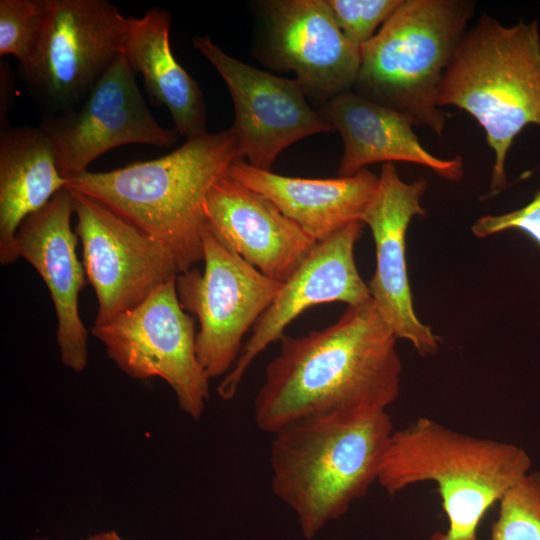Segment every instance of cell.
Segmentation results:
<instances>
[{"instance_id":"1","label":"cell","mask_w":540,"mask_h":540,"mask_svg":"<svg viewBox=\"0 0 540 540\" xmlns=\"http://www.w3.org/2000/svg\"><path fill=\"white\" fill-rule=\"evenodd\" d=\"M396 340L373 302L322 330L284 334L254 399L255 424L273 435L310 417L385 411L400 393Z\"/></svg>"},{"instance_id":"2","label":"cell","mask_w":540,"mask_h":540,"mask_svg":"<svg viewBox=\"0 0 540 540\" xmlns=\"http://www.w3.org/2000/svg\"><path fill=\"white\" fill-rule=\"evenodd\" d=\"M242 158L231 128L204 134L162 157L85 172L66 188L90 196L161 243L179 273L203 260L204 203L212 185Z\"/></svg>"},{"instance_id":"3","label":"cell","mask_w":540,"mask_h":540,"mask_svg":"<svg viewBox=\"0 0 540 540\" xmlns=\"http://www.w3.org/2000/svg\"><path fill=\"white\" fill-rule=\"evenodd\" d=\"M393 432L385 410L310 417L273 434L271 488L295 512L306 539L378 480Z\"/></svg>"},{"instance_id":"4","label":"cell","mask_w":540,"mask_h":540,"mask_svg":"<svg viewBox=\"0 0 540 540\" xmlns=\"http://www.w3.org/2000/svg\"><path fill=\"white\" fill-rule=\"evenodd\" d=\"M521 447L466 435L425 417L394 430L377 482L388 494L413 484H437L448 519L430 540H477L488 509L531 471Z\"/></svg>"},{"instance_id":"5","label":"cell","mask_w":540,"mask_h":540,"mask_svg":"<svg viewBox=\"0 0 540 540\" xmlns=\"http://www.w3.org/2000/svg\"><path fill=\"white\" fill-rule=\"evenodd\" d=\"M439 106L466 111L494 153L490 192L507 183L505 162L515 137L540 127V32L536 20L512 26L482 14L466 31L445 73Z\"/></svg>"},{"instance_id":"6","label":"cell","mask_w":540,"mask_h":540,"mask_svg":"<svg viewBox=\"0 0 540 540\" xmlns=\"http://www.w3.org/2000/svg\"><path fill=\"white\" fill-rule=\"evenodd\" d=\"M474 10L468 0H403L362 46L353 91L441 136V85Z\"/></svg>"},{"instance_id":"7","label":"cell","mask_w":540,"mask_h":540,"mask_svg":"<svg viewBox=\"0 0 540 540\" xmlns=\"http://www.w3.org/2000/svg\"><path fill=\"white\" fill-rule=\"evenodd\" d=\"M129 18L107 0H48L38 45L19 76L53 115L78 108L124 54Z\"/></svg>"},{"instance_id":"8","label":"cell","mask_w":540,"mask_h":540,"mask_svg":"<svg viewBox=\"0 0 540 540\" xmlns=\"http://www.w3.org/2000/svg\"><path fill=\"white\" fill-rule=\"evenodd\" d=\"M204 270L178 273L175 285L182 308L199 322L196 356L211 378L235 365L243 338L272 303L283 283L263 275L223 243L206 225Z\"/></svg>"},{"instance_id":"9","label":"cell","mask_w":540,"mask_h":540,"mask_svg":"<svg viewBox=\"0 0 540 540\" xmlns=\"http://www.w3.org/2000/svg\"><path fill=\"white\" fill-rule=\"evenodd\" d=\"M175 280L137 307L94 325L91 333L126 375L161 378L174 391L179 408L199 419L209 400L210 378L198 362L194 319L179 302Z\"/></svg>"},{"instance_id":"10","label":"cell","mask_w":540,"mask_h":540,"mask_svg":"<svg viewBox=\"0 0 540 540\" xmlns=\"http://www.w3.org/2000/svg\"><path fill=\"white\" fill-rule=\"evenodd\" d=\"M71 192L77 219L74 230L87 280L96 294L94 325L99 326L140 305L175 280L179 269L159 240L102 202Z\"/></svg>"},{"instance_id":"11","label":"cell","mask_w":540,"mask_h":540,"mask_svg":"<svg viewBox=\"0 0 540 540\" xmlns=\"http://www.w3.org/2000/svg\"><path fill=\"white\" fill-rule=\"evenodd\" d=\"M135 75L122 54L78 108L43 116L38 127L50 140L60 174L68 182L119 146L170 147L176 142L177 132L162 127L148 109Z\"/></svg>"},{"instance_id":"12","label":"cell","mask_w":540,"mask_h":540,"mask_svg":"<svg viewBox=\"0 0 540 540\" xmlns=\"http://www.w3.org/2000/svg\"><path fill=\"white\" fill-rule=\"evenodd\" d=\"M193 46L217 70L234 104V132L242 158L251 166L271 171L279 154L293 143L314 134L335 132L313 110L296 79L259 70L237 60L209 37L195 36Z\"/></svg>"},{"instance_id":"13","label":"cell","mask_w":540,"mask_h":540,"mask_svg":"<svg viewBox=\"0 0 540 540\" xmlns=\"http://www.w3.org/2000/svg\"><path fill=\"white\" fill-rule=\"evenodd\" d=\"M364 225L361 220L353 221L315 243L252 327L235 365L217 387L221 399L235 396L256 357L280 341L286 327L305 310L332 302H344L348 306L373 302L354 259V247Z\"/></svg>"},{"instance_id":"14","label":"cell","mask_w":540,"mask_h":540,"mask_svg":"<svg viewBox=\"0 0 540 540\" xmlns=\"http://www.w3.org/2000/svg\"><path fill=\"white\" fill-rule=\"evenodd\" d=\"M426 189L424 178L406 183L392 163H384L377 191L361 217L376 248V268L368 283L373 303L396 337L409 341L423 356L437 352L439 337L414 311L406 233L412 218L426 213L420 204Z\"/></svg>"},{"instance_id":"15","label":"cell","mask_w":540,"mask_h":540,"mask_svg":"<svg viewBox=\"0 0 540 540\" xmlns=\"http://www.w3.org/2000/svg\"><path fill=\"white\" fill-rule=\"evenodd\" d=\"M269 58L293 71L306 94L325 99L354 88L361 46L337 26L326 0H272L262 3Z\"/></svg>"},{"instance_id":"16","label":"cell","mask_w":540,"mask_h":540,"mask_svg":"<svg viewBox=\"0 0 540 540\" xmlns=\"http://www.w3.org/2000/svg\"><path fill=\"white\" fill-rule=\"evenodd\" d=\"M73 193L64 188L29 215L16 233V251L38 272L50 293L56 317V340L62 363L82 372L88 362V331L79 313V295L86 285L76 252L78 237L71 227Z\"/></svg>"},{"instance_id":"17","label":"cell","mask_w":540,"mask_h":540,"mask_svg":"<svg viewBox=\"0 0 540 540\" xmlns=\"http://www.w3.org/2000/svg\"><path fill=\"white\" fill-rule=\"evenodd\" d=\"M204 214L206 225L223 243L280 283L291 277L316 243L272 201L227 171L210 188Z\"/></svg>"},{"instance_id":"18","label":"cell","mask_w":540,"mask_h":540,"mask_svg":"<svg viewBox=\"0 0 540 540\" xmlns=\"http://www.w3.org/2000/svg\"><path fill=\"white\" fill-rule=\"evenodd\" d=\"M321 112L343 140L339 177L355 175L372 163L393 161L425 166L449 181L463 177L461 156L443 159L431 154L421 144L407 118L353 90L328 100Z\"/></svg>"},{"instance_id":"19","label":"cell","mask_w":540,"mask_h":540,"mask_svg":"<svg viewBox=\"0 0 540 540\" xmlns=\"http://www.w3.org/2000/svg\"><path fill=\"white\" fill-rule=\"evenodd\" d=\"M227 173L270 201L316 242L361 220L372 201L379 176L364 168L355 175L330 179L283 176L235 160Z\"/></svg>"},{"instance_id":"20","label":"cell","mask_w":540,"mask_h":540,"mask_svg":"<svg viewBox=\"0 0 540 540\" xmlns=\"http://www.w3.org/2000/svg\"><path fill=\"white\" fill-rule=\"evenodd\" d=\"M0 127V262L8 265L19 258L15 240L20 224L66 188L68 180L38 126L5 122Z\"/></svg>"},{"instance_id":"21","label":"cell","mask_w":540,"mask_h":540,"mask_svg":"<svg viewBox=\"0 0 540 540\" xmlns=\"http://www.w3.org/2000/svg\"><path fill=\"white\" fill-rule=\"evenodd\" d=\"M171 15L154 7L129 17L124 54L143 77L153 103L165 106L174 130L187 139L207 134L206 105L197 82L177 62L170 46Z\"/></svg>"},{"instance_id":"22","label":"cell","mask_w":540,"mask_h":540,"mask_svg":"<svg viewBox=\"0 0 540 540\" xmlns=\"http://www.w3.org/2000/svg\"><path fill=\"white\" fill-rule=\"evenodd\" d=\"M499 503L490 540H540V471L528 473Z\"/></svg>"},{"instance_id":"23","label":"cell","mask_w":540,"mask_h":540,"mask_svg":"<svg viewBox=\"0 0 540 540\" xmlns=\"http://www.w3.org/2000/svg\"><path fill=\"white\" fill-rule=\"evenodd\" d=\"M48 0L0 1V56L13 55L27 64L40 40Z\"/></svg>"},{"instance_id":"24","label":"cell","mask_w":540,"mask_h":540,"mask_svg":"<svg viewBox=\"0 0 540 540\" xmlns=\"http://www.w3.org/2000/svg\"><path fill=\"white\" fill-rule=\"evenodd\" d=\"M403 0H326L331 14L344 36L363 46L377 33Z\"/></svg>"},{"instance_id":"25","label":"cell","mask_w":540,"mask_h":540,"mask_svg":"<svg viewBox=\"0 0 540 540\" xmlns=\"http://www.w3.org/2000/svg\"><path fill=\"white\" fill-rule=\"evenodd\" d=\"M509 229L525 232L540 246V190L522 208L501 215L483 216L471 227L479 238Z\"/></svg>"},{"instance_id":"26","label":"cell","mask_w":540,"mask_h":540,"mask_svg":"<svg viewBox=\"0 0 540 540\" xmlns=\"http://www.w3.org/2000/svg\"><path fill=\"white\" fill-rule=\"evenodd\" d=\"M14 77L6 61L0 62V124L7 122V111L11 108L14 95Z\"/></svg>"},{"instance_id":"27","label":"cell","mask_w":540,"mask_h":540,"mask_svg":"<svg viewBox=\"0 0 540 540\" xmlns=\"http://www.w3.org/2000/svg\"><path fill=\"white\" fill-rule=\"evenodd\" d=\"M85 540H124L116 531H106L88 537Z\"/></svg>"},{"instance_id":"28","label":"cell","mask_w":540,"mask_h":540,"mask_svg":"<svg viewBox=\"0 0 540 540\" xmlns=\"http://www.w3.org/2000/svg\"><path fill=\"white\" fill-rule=\"evenodd\" d=\"M32 540H49V539H46V538H34Z\"/></svg>"},{"instance_id":"29","label":"cell","mask_w":540,"mask_h":540,"mask_svg":"<svg viewBox=\"0 0 540 540\" xmlns=\"http://www.w3.org/2000/svg\"><path fill=\"white\" fill-rule=\"evenodd\" d=\"M84 540V539H83Z\"/></svg>"}]
</instances>
